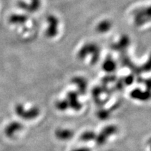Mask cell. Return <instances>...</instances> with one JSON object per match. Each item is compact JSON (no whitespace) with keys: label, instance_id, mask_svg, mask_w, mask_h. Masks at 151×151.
Segmentation results:
<instances>
[{"label":"cell","instance_id":"cell-1","mask_svg":"<svg viewBox=\"0 0 151 151\" xmlns=\"http://www.w3.org/2000/svg\"><path fill=\"white\" fill-rule=\"evenodd\" d=\"M16 113L18 116L25 120H32L38 116L39 113L38 108L36 107H33L30 110L25 111L24 107L22 104H18L16 106Z\"/></svg>","mask_w":151,"mask_h":151},{"label":"cell","instance_id":"cell-2","mask_svg":"<svg viewBox=\"0 0 151 151\" xmlns=\"http://www.w3.org/2000/svg\"><path fill=\"white\" fill-rule=\"evenodd\" d=\"M116 130V127L113 125L108 126V127L104 128V130L102 131V132L98 136H96L95 139H96L97 143L100 144V145L104 143L107 138L110 137L111 135H112L113 134L115 133Z\"/></svg>","mask_w":151,"mask_h":151},{"label":"cell","instance_id":"cell-3","mask_svg":"<svg viewBox=\"0 0 151 151\" xmlns=\"http://www.w3.org/2000/svg\"><path fill=\"white\" fill-rule=\"evenodd\" d=\"M22 129V125L20 122H13L8 125L5 130V133L8 137H13L16 132H19Z\"/></svg>","mask_w":151,"mask_h":151},{"label":"cell","instance_id":"cell-4","mask_svg":"<svg viewBox=\"0 0 151 151\" xmlns=\"http://www.w3.org/2000/svg\"><path fill=\"white\" fill-rule=\"evenodd\" d=\"M55 136L60 140L66 141L71 139L73 136V133L71 130L67 129H58L55 131Z\"/></svg>","mask_w":151,"mask_h":151},{"label":"cell","instance_id":"cell-5","mask_svg":"<svg viewBox=\"0 0 151 151\" xmlns=\"http://www.w3.org/2000/svg\"><path fill=\"white\" fill-rule=\"evenodd\" d=\"M69 97V100H67L68 102L69 106L72 107L73 108H74L75 110H79L81 107V105L79 102L77 100V95L74 92H69L68 94Z\"/></svg>","mask_w":151,"mask_h":151},{"label":"cell","instance_id":"cell-6","mask_svg":"<svg viewBox=\"0 0 151 151\" xmlns=\"http://www.w3.org/2000/svg\"><path fill=\"white\" fill-rule=\"evenodd\" d=\"M131 96L134 99L145 100L149 98V93H148L146 92H142L141 90H139L138 89H137V90H134V91L132 92Z\"/></svg>","mask_w":151,"mask_h":151},{"label":"cell","instance_id":"cell-7","mask_svg":"<svg viewBox=\"0 0 151 151\" xmlns=\"http://www.w3.org/2000/svg\"><path fill=\"white\" fill-rule=\"evenodd\" d=\"M96 138V135L94 132H91V131H88V132H84L81 134L80 136V140L82 141H90L93 140V139H95Z\"/></svg>","mask_w":151,"mask_h":151},{"label":"cell","instance_id":"cell-8","mask_svg":"<svg viewBox=\"0 0 151 151\" xmlns=\"http://www.w3.org/2000/svg\"><path fill=\"white\" fill-rule=\"evenodd\" d=\"M74 82L75 83L78 85L80 92H81V93H84V92H85V90H86L87 86L85 80L80 79V78H76V79L74 80Z\"/></svg>","mask_w":151,"mask_h":151},{"label":"cell","instance_id":"cell-9","mask_svg":"<svg viewBox=\"0 0 151 151\" xmlns=\"http://www.w3.org/2000/svg\"><path fill=\"white\" fill-rule=\"evenodd\" d=\"M69 106L68 102H67V100H62V101H59L56 103V107L57 108L59 109L60 111H64L65 109H67L68 107Z\"/></svg>","mask_w":151,"mask_h":151},{"label":"cell","instance_id":"cell-10","mask_svg":"<svg viewBox=\"0 0 151 151\" xmlns=\"http://www.w3.org/2000/svg\"><path fill=\"white\" fill-rule=\"evenodd\" d=\"M72 151H90V149L88 148H76Z\"/></svg>","mask_w":151,"mask_h":151}]
</instances>
